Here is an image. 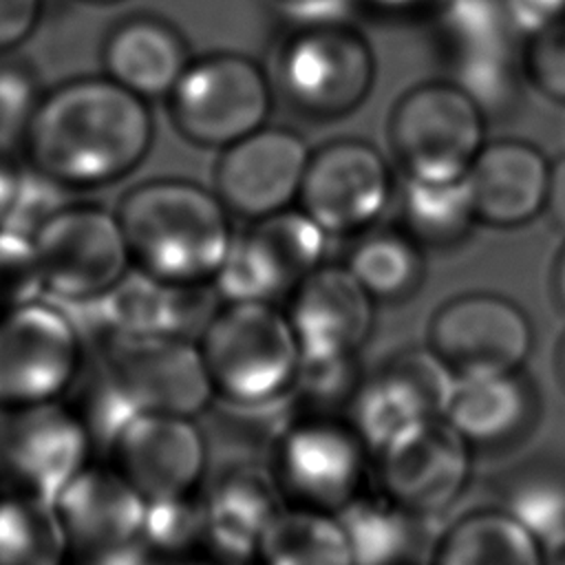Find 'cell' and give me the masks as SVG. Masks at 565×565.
Returning a JSON list of instances; mask_svg holds the SVG:
<instances>
[{"instance_id":"cell-46","label":"cell","mask_w":565,"mask_h":565,"mask_svg":"<svg viewBox=\"0 0 565 565\" xmlns=\"http://www.w3.org/2000/svg\"><path fill=\"white\" fill-rule=\"evenodd\" d=\"M84 4H97V7H104V4H117V2H124V0H79Z\"/></svg>"},{"instance_id":"cell-40","label":"cell","mask_w":565,"mask_h":565,"mask_svg":"<svg viewBox=\"0 0 565 565\" xmlns=\"http://www.w3.org/2000/svg\"><path fill=\"white\" fill-rule=\"evenodd\" d=\"M360 2L371 11L391 13V15H402L413 11H433L437 4V0H360Z\"/></svg>"},{"instance_id":"cell-30","label":"cell","mask_w":565,"mask_h":565,"mask_svg":"<svg viewBox=\"0 0 565 565\" xmlns=\"http://www.w3.org/2000/svg\"><path fill=\"white\" fill-rule=\"evenodd\" d=\"M68 541L53 501L0 494V565H66Z\"/></svg>"},{"instance_id":"cell-1","label":"cell","mask_w":565,"mask_h":565,"mask_svg":"<svg viewBox=\"0 0 565 565\" xmlns=\"http://www.w3.org/2000/svg\"><path fill=\"white\" fill-rule=\"evenodd\" d=\"M154 143L148 102L108 75H79L42 93L22 157L55 188L97 190L139 168Z\"/></svg>"},{"instance_id":"cell-15","label":"cell","mask_w":565,"mask_h":565,"mask_svg":"<svg viewBox=\"0 0 565 565\" xmlns=\"http://www.w3.org/2000/svg\"><path fill=\"white\" fill-rule=\"evenodd\" d=\"M395 201L386 157L364 139H333L311 150L298 207L329 236H358Z\"/></svg>"},{"instance_id":"cell-33","label":"cell","mask_w":565,"mask_h":565,"mask_svg":"<svg viewBox=\"0 0 565 565\" xmlns=\"http://www.w3.org/2000/svg\"><path fill=\"white\" fill-rule=\"evenodd\" d=\"M42 90L24 64L0 66V154H22Z\"/></svg>"},{"instance_id":"cell-8","label":"cell","mask_w":565,"mask_h":565,"mask_svg":"<svg viewBox=\"0 0 565 565\" xmlns=\"http://www.w3.org/2000/svg\"><path fill=\"white\" fill-rule=\"evenodd\" d=\"M84 331L46 298L0 311V408L60 402L84 375Z\"/></svg>"},{"instance_id":"cell-37","label":"cell","mask_w":565,"mask_h":565,"mask_svg":"<svg viewBox=\"0 0 565 565\" xmlns=\"http://www.w3.org/2000/svg\"><path fill=\"white\" fill-rule=\"evenodd\" d=\"M503 18L523 38L565 15V0H497Z\"/></svg>"},{"instance_id":"cell-47","label":"cell","mask_w":565,"mask_h":565,"mask_svg":"<svg viewBox=\"0 0 565 565\" xmlns=\"http://www.w3.org/2000/svg\"><path fill=\"white\" fill-rule=\"evenodd\" d=\"M86 565H97V563H86Z\"/></svg>"},{"instance_id":"cell-6","label":"cell","mask_w":565,"mask_h":565,"mask_svg":"<svg viewBox=\"0 0 565 565\" xmlns=\"http://www.w3.org/2000/svg\"><path fill=\"white\" fill-rule=\"evenodd\" d=\"M488 115L452 79L411 86L391 108L386 135L395 166L417 181L466 179L483 150Z\"/></svg>"},{"instance_id":"cell-31","label":"cell","mask_w":565,"mask_h":565,"mask_svg":"<svg viewBox=\"0 0 565 565\" xmlns=\"http://www.w3.org/2000/svg\"><path fill=\"white\" fill-rule=\"evenodd\" d=\"M499 505L541 543L565 534V463L527 459L501 479Z\"/></svg>"},{"instance_id":"cell-28","label":"cell","mask_w":565,"mask_h":565,"mask_svg":"<svg viewBox=\"0 0 565 565\" xmlns=\"http://www.w3.org/2000/svg\"><path fill=\"white\" fill-rule=\"evenodd\" d=\"M338 519L349 534L355 565H413L428 561V554H422L419 539V523L424 521L393 505L375 488H369Z\"/></svg>"},{"instance_id":"cell-17","label":"cell","mask_w":565,"mask_h":565,"mask_svg":"<svg viewBox=\"0 0 565 565\" xmlns=\"http://www.w3.org/2000/svg\"><path fill=\"white\" fill-rule=\"evenodd\" d=\"M472 450L444 422L422 424L375 452V490L406 514L426 521L446 512L468 488Z\"/></svg>"},{"instance_id":"cell-18","label":"cell","mask_w":565,"mask_h":565,"mask_svg":"<svg viewBox=\"0 0 565 565\" xmlns=\"http://www.w3.org/2000/svg\"><path fill=\"white\" fill-rule=\"evenodd\" d=\"M108 452L146 501L196 494L210 475V446L199 417L135 413Z\"/></svg>"},{"instance_id":"cell-5","label":"cell","mask_w":565,"mask_h":565,"mask_svg":"<svg viewBox=\"0 0 565 565\" xmlns=\"http://www.w3.org/2000/svg\"><path fill=\"white\" fill-rule=\"evenodd\" d=\"M373 463L375 455L349 415L289 406L267 470L287 508L338 516L371 488Z\"/></svg>"},{"instance_id":"cell-39","label":"cell","mask_w":565,"mask_h":565,"mask_svg":"<svg viewBox=\"0 0 565 565\" xmlns=\"http://www.w3.org/2000/svg\"><path fill=\"white\" fill-rule=\"evenodd\" d=\"M545 214L552 218L554 227L565 234V154L552 161Z\"/></svg>"},{"instance_id":"cell-20","label":"cell","mask_w":565,"mask_h":565,"mask_svg":"<svg viewBox=\"0 0 565 565\" xmlns=\"http://www.w3.org/2000/svg\"><path fill=\"white\" fill-rule=\"evenodd\" d=\"M305 360L358 358L375 327V300L342 265L322 263L285 300Z\"/></svg>"},{"instance_id":"cell-7","label":"cell","mask_w":565,"mask_h":565,"mask_svg":"<svg viewBox=\"0 0 565 565\" xmlns=\"http://www.w3.org/2000/svg\"><path fill=\"white\" fill-rule=\"evenodd\" d=\"M166 106L179 137L199 148L223 150L267 126L274 82L249 55L205 53L190 60Z\"/></svg>"},{"instance_id":"cell-21","label":"cell","mask_w":565,"mask_h":565,"mask_svg":"<svg viewBox=\"0 0 565 565\" xmlns=\"http://www.w3.org/2000/svg\"><path fill=\"white\" fill-rule=\"evenodd\" d=\"M199 494L205 523L203 545L223 565H254L265 532L285 508L269 470L254 463H227L205 479Z\"/></svg>"},{"instance_id":"cell-12","label":"cell","mask_w":565,"mask_h":565,"mask_svg":"<svg viewBox=\"0 0 565 565\" xmlns=\"http://www.w3.org/2000/svg\"><path fill=\"white\" fill-rule=\"evenodd\" d=\"M430 351L461 377L521 371L534 349L525 309L497 291H461L444 300L426 327Z\"/></svg>"},{"instance_id":"cell-19","label":"cell","mask_w":565,"mask_h":565,"mask_svg":"<svg viewBox=\"0 0 565 565\" xmlns=\"http://www.w3.org/2000/svg\"><path fill=\"white\" fill-rule=\"evenodd\" d=\"M311 150L291 128L263 126L218 150L214 192L245 221L278 214L298 205Z\"/></svg>"},{"instance_id":"cell-41","label":"cell","mask_w":565,"mask_h":565,"mask_svg":"<svg viewBox=\"0 0 565 565\" xmlns=\"http://www.w3.org/2000/svg\"><path fill=\"white\" fill-rule=\"evenodd\" d=\"M550 291L558 311L565 316V243L556 252L552 271H550Z\"/></svg>"},{"instance_id":"cell-32","label":"cell","mask_w":565,"mask_h":565,"mask_svg":"<svg viewBox=\"0 0 565 565\" xmlns=\"http://www.w3.org/2000/svg\"><path fill=\"white\" fill-rule=\"evenodd\" d=\"M201 494L148 501L141 543L150 556H183L203 545Z\"/></svg>"},{"instance_id":"cell-4","label":"cell","mask_w":565,"mask_h":565,"mask_svg":"<svg viewBox=\"0 0 565 565\" xmlns=\"http://www.w3.org/2000/svg\"><path fill=\"white\" fill-rule=\"evenodd\" d=\"M196 344L218 402L263 408L289 399L302 355L278 305L221 302Z\"/></svg>"},{"instance_id":"cell-2","label":"cell","mask_w":565,"mask_h":565,"mask_svg":"<svg viewBox=\"0 0 565 565\" xmlns=\"http://www.w3.org/2000/svg\"><path fill=\"white\" fill-rule=\"evenodd\" d=\"M115 212L132 269L168 285H212L236 238L218 194L183 177L132 185Z\"/></svg>"},{"instance_id":"cell-22","label":"cell","mask_w":565,"mask_h":565,"mask_svg":"<svg viewBox=\"0 0 565 565\" xmlns=\"http://www.w3.org/2000/svg\"><path fill=\"white\" fill-rule=\"evenodd\" d=\"M552 161L523 139L483 146L466 174L479 225L516 230L545 212Z\"/></svg>"},{"instance_id":"cell-44","label":"cell","mask_w":565,"mask_h":565,"mask_svg":"<svg viewBox=\"0 0 565 565\" xmlns=\"http://www.w3.org/2000/svg\"><path fill=\"white\" fill-rule=\"evenodd\" d=\"M143 565H210V563L194 561L190 554H183V556H148Z\"/></svg>"},{"instance_id":"cell-42","label":"cell","mask_w":565,"mask_h":565,"mask_svg":"<svg viewBox=\"0 0 565 565\" xmlns=\"http://www.w3.org/2000/svg\"><path fill=\"white\" fill-rule=\"evenodd\" d=\"M287 11H294L296 15H309V13H322V11H338L344 0H276Z\"/></svg>"},{"instance_id":"cell-25","label":"cell","mask_w":565,"mask_h":565,"mask_svg":"<svg viewBox=\"0 0 565 565\" xmlns=\"http://www.w3.org/2000/svg\"><path fill=\"white\" fill-rule=\"evenodd\" d=\"M426 565H543V543L501 505L477 508L441 532Z\"/></svg>"},{"instance_id":"cell-45","label":"cell","mask_w":565,"mask_h":565,"mask_svg":"<svg viewBox=\"0 0 565 565\" xmlns=\"http://www.w3.org/2000/svg\"><path fill=\"white\" fill-rule=\"evenodd\" d=\"M554 369H556V377L565 388V333L561 335L556 351H554Z\"/></svg>"},{"instance_id":"cell-23","label":"cell","mask_w":565,"mask_h":565,"mask_svg":"<svg viewBox=\"0 0 565 565\" xmlns=\"http://www.w3.org/2000/svg\"><path fill=\"white\" fill-rule=\"evenodd\" d=\"M539 415V388L521 369L457 380L444 422L472 452H503L534 430Z\"/></svg>"},{"instance_id":"cell-36","label":"cell","mask_w":565,"mask_h":565,"mask_svg":"<svg viewBox=\"0 0 565 565\" xmlns=\"http://www.w3.org/2000/svg\"><path fill=\"white\" fill-rule=\"evenodd\" d=\"M44 0H0V53L24 44L40 24Z\"/></svg>"},{"instance_id":"cell-10","label":"cell","mask_w":565,"mask_h":565,"mask_svg":"<svg viewBox=\"0 0 565 565\" xmlns=\"http://www.w3.org/2000/svg\"><path fill=\"white\" fill-rule=\"evenodd\" d=\"M95 366L132 413L201 417L216 399L196 340L106 335Z\"/></svg>"},{"instance_id":"cell-24","label":"cell","mask_w":565,"mask_h":565,"mask_svg":"<svg viewBox=\"0 0 565 565\" xmlns=\"http://www.w3.org/2000/svg\"><path fill=\"white\" fill-rule=\"evenodd\" d=\"M99 55L104 75L146 102L166 99L192 60L181 29L157 13L117 20Z\"/></svg>"},{"instance_id":"cell-29","label":"cell","mask_w":565,"mask_h":565,"mask_svg":"<svg viewBox=\"0 0 565 565\" xmlns=\"http://www.w3.org/2000/svg\"><path fill=\"white\" fill-rule=\"evenodd\" d=\"M254 565H355V554L335 514L285 505L265 532Z\"/></svg>"},{"instance_id":"cell-35","label":"cell","mask_w":565,"mask_h":565,"mask_svg":"<svg viewBox=\"0 0 565 565\" xmlns=\"http://www.w3.org/2000/svg\"><path fill=\"white\" fill-rule=\"evenodd\" d=\"M42 294L44 282L31 236L11 225L0 227V311Z\"/></svg>"},{"instance_id":"cell-34","label":"cell","mask_w":565,"mask_h":565,"mask_svg":"<svg viewBox=\"0 0 565 565\" xmlns=\"http://www.w3.org/2000/svg\"><path fill=\"white\" fill-rule=\"evenodd\" d=\"M521 68L539 95L565 106V15L525 35Z\"/></svg>"},{"instance_id":"cell-14","label":"cell","mask_w":565,"mask_h":565,"mask_svg":"<svg viewBox=\"0 0 565 565\" xmlns=\"http://www.w3.org/2000/svg\"><path fill=\"white\" fill-rule=\"evenodd\" d=\"M71 556L97 565H143L148 501L115 468L84 466L53 499Z\"/></svg>"},{"instance_id":"cell-27","label":"cell","mask_w":565,"mask_h":565,"mask_svg":"<svg viewBox=\"0 0 565 565\" xmlns=\"http://www.w3.org/2000/svg\"><path fill=\"white\" fill-rule=\"evenodd\" d=\"M344 267L375 302H404L426 280V249L397 225L371 227L358 234Z\"/></svg>"},{"instance_id":"cell-43","label":"cell","mask_w":565,"mask_h":565,"mask_svg":"<svg viewBox=\"0 0 565 565\" xmlns=\"http://www.w3.org/2000/svg\"><path fill=\"white\" fill-rule=\"evenodd\" d=\"M543 565H565V534L543 543Z\"/></svg>"},{"instance_id":"cell-26","label":"cell","mask_w":565,"mask_h":565,"mask_svg":"<svg viewBox=\"0 0 565 565\" xmlns=\"http://www.w3.org/2000/svg\"><path fill=\"white\" fill-rule=\"evenodd\" d=\"M397 227L424 249L446 252L463 245L479 225L466 179L433 183L404 177L395 190Z\"/></svg>"},{"instance_id":"cell-13","label":"cell","mask_w":565,"mask_h":565,"mask_svg":"<svg viewBox=\"0 0 565 565\" xmlns=\"http://www.w3.org/2000/svg\"><path fill=\"white\" fill-rule=\"evenodd\" d=\"M93 448L86 422L62 399L0 408V479L13 492L53 501Z\"/></svg>"},{"instance_id":"cell-9","label":"cell","mask_w":565,"mask_h":565,"mask_svg":"<svg viewBox=\"0 0 565 565\" xmlns=\"http://www.w3.org/2000/svg\"><path fill=\"white\" fill-rule=\"evenodd\" d=\"M29 236L44 294L60 300H97L132 269L117 212L99 203L55 205Z\"/></svg>"},{"instance_id":"cell-11","label":"cell","mask_w":565,"mask_h":565,"mask_svg":"<svg viewBox=\"0 0 565 565\" xmlns=\"http://www.w3.org/2000/svg\"><path fill=\"white\" fill-rule=\"evenodd\" d=\"M329 234L300 207L249 221L236 234L214 278L223 302H271L289 294L324 260Z\"/></svg>"},{"instance_id":"cell-3","label":"cell","mask_w":565,"mask_h":565,"mask_svg":"<svg viewBox=\"0 0 565 565\" xmlns=\"http://www.w3.org/2000/svg\"><path fill=\"white\" fill-rule=\"evenodd\" d=\"M274 62V88L311 121H338L369 99L377 62L369 38L338 11L296 15Z\"/></svg>"},{"instance_id":"cell-16","label":"cell","mask_w":565,"mask_h":565,"mask_svg":"<svg viewBox=\"0 0 565 565\" xmlns=\"http://www.w3.org/2000/svg\"><path fill=\"white\" fill-rule=\"evenodd\" d=\"M455 384L428 344L404 347L364 373L349 417L375 455L404 433L444 419Z\"/></svg>"},{"instance_id":"cell-38","label":"cell","mask_w":565,"mask_h":565,"mask_svg":"<svg viewBox=\"0 0 565 565\" xmlns=\"http://www.w3.org/2000/svg\"><path fill=\"white\" fill-rule=\"evenodd\" d=\"M22 170L15 159L0 154V227L9 225L22 192Z\"/></svg>"}]
</instances>
